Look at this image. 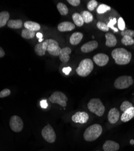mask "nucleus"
Returning a JSON list of instances; mask_svg holds the SVG:
<instances>
[{"mask_svg":"<svg viewBox=\"0 0 134 151\" xmlns=\"http://www.w3.org/2000/svg\"><path fill=\"white\" fill-rule=\"evenodd\" d=\"M72 18L73 21L75 22V26H77V27H82L83 26L84 24V21L80 14L79 13L73 14L72 15Z\"/></svg>","mask_w":134,"mask_h":151,"instance_id":"obj_25","label":"nucleus"},{"mask_svg":"<svg viewBox=\"0 0 134 151\" xmlns=\"http://www.w3.org/2000/svg\"><path fill=\"white\" fill-rule=\"evenodd\" d=\"M111 7H109V6L104 4H102L97 7V12L99 14H103L106 13V12H107V11L111 10Z\"/></svg>","mask_w":134,"mask_h":151,"instance_id":"obj_28","label":"nucleus"},{"mask_svg":"<svg viewBox=\"0 0 134 151\" xmlns=\"http://www.w3.org/2000/svg\"><path fill=\"white\" fill-rule=\"evenodd\" d=\"M42 136L48 143H54L56 139V133L50 124H47L42 130Z\"/></svg>","mask_w":134,"mask_h":151,"instance_id":"obj_7","label":"nucleus"},{"mask_svg":"<svg viewBox=\"0 0 134 151\" xmlns=\"http://www.w3.org/2000/svg\"><path fill=\"white\" fill-rule=\"evenodd\" d=\"M5 55V52H4V50L0 47V58L4 57Z\"/></svg>","mask_w":134,"mask_h":151,"instance_id":"obj_40","label":"nucleus"},{"mask_svg":"<svg viewBox=\"0 0 134 151\" xmlns=\"http://www.w3.org/2000/svg\"><path fill=\"white\" fill-rule=\"evenodd\" d=\"M107 118L109 123L112 124L117 123L120 118V112L118 109L115 108H112L108 113Z\"/></svg>","mask_w":134,"mask_h":151,"instance_id":"obj_14","label":"nucleus"},{"mask_svg":"<svg viewBox=\"0 0 134 151\" xmlns=\"http://www.w3.org/2000/svg\"><path fill=\"white\" fill-rule=\"evenodd\" d=\"M48 100L53 104H57L62 107H65L67 105L68 98L64 93L57 91L54 92Z\"/></svg>","mask_w":134,"mask_h":151,"instance_id":"obj_6","label":"nucleus"},{"mask_svg":"<svg viewBox=\"0 0 134 151\" xmlns=\"http://www.w3.org/2000/svg\"><path fill=\"white\" fill-rule=\"evenodd\" d=\"M98 5V2L95 0H91L87 4V8L90 11H93Z\"/></svg>","mask_w":134,"mask_h":151,"instance_id":"obj_32","label":"nucleus"},{"mask_svg":"<svg viewBox=\"0 0 134 151\" xmlns=\"http://www.w3.org/2000/svg\"><path fill=\"white\" fill-rule=\"evenodd\" d=\"M10 14L7 11H3L0 12V28L3 27L7 24L9 21Z\"/></svg>","mask_w":134,"mask_h":151,"instance_id":"obj_23","label":"nucleus"},{"mask_svg":"<svg viewBox=\"0 0 134 151\" xmlns=\"http://www.w3.org/2000/svg\"><path fill=\"white\" fill-rule=\"evenodd\" d=\"M97 151H99V150H97Z\"/></svg>","mask_w":134,"mask_h":151,"instance_id":"obj_44","label":"nucleus"},{"mask_svg":"<svg viewBox=\"0 0 134 151\" xmlns=\"http://www.w3.org/2000/svg\"><path fill=\"white\" fill-rule=\"evenodd\" d=\"M75 123L84 124L87 123L89 119V115L86 112H77L71 117Z\"/></svg>","mask_w":134,"mask_h":151,"instance_id":"obj_10","label":"nucleus"},{"mask_svg":"<svg viewBox=\"0 0 134 151\" xmlns=\"http://www.w3.org/2000/svg\"><path fill=\"white\" fill-rule=\"evenodd\" d=\"M132 107H133V105L130 102H129L128 101H125L122 104H121V105L120 106V109L121 111L125 112V111L128 110V109H129Z\"/></svg>","mask_w":134,"mask_h":151,"instance_id":"obj_31","label":"nucleus"},{"mask_svg":"<svg viewBox=\"0 0 134 151\" xmlns=\"http://www.w3.org/2000/svg\"><path fill=\"white\" fill-rule=\"evenodd\" d=\"M40 105H41V106L42 108H47L48 107V104L47 102V100H42L40 102Z\"/></svg>","mask_w":134,"mask_h":151,"instance_id":"obj_38","label":"nucleus"},{"mask_svg":"<svg viewBox=\"0 0 134 151\" xmlns=\"http://www.w3.org/2000/svg\"><path fill=\"white\" fill-rule=\"evenodd\" d=\"M80 14L82 16L84 22L87 23V24L91 22L94 19L93 15H92V14L90 12L84 10V11L81 12Z\"/></svg>","mask_w":134,"mask_h":151,"instance_id":"obj_24","label":"nucleus"},{"mask_svg":"<svg viewBox=\"0 0 134 151\" xmlns=\"http://www.w3.org/2000/svg\"><path fill=\"white\" fill-rule=\"evenodd\" d=\"M24 26L26 29L35 32V31H38L41 29V26L40 24L38 23L31 21H28L24 22Z\"/></svg>","mask_w":134,"mask_h":151,"instance_id":"obj_21","label":"nucleus"},{"mask_svg":"<svg viewBox=\"0 0 134 151\" xmlns=\"http://www.w3.org/2000/svg\"><path fill=\"white\" fill-rule=\"evenodd\" d=\"M47 40L38 44L34 47V52L38 56H44L45 54L47 48Z\"/></svg>","mask_w":134,"mask_h":151,"instance_id":"obj_15","label":"nucleus"},{"mask_svg":"<svg viewBox=\"0 0 134 151\" xmlns=\"http://www.w3.org/2000/svg\"><path fill=\"white\" fill-rule=\"evenodd\" d=\"M117 23V19L116 18H113L112 19L110 20V21H109L108 22V24H107V26L109 28H111V29H113L115 32H118V29L115 28L114 27V25Z\"/></svg>","mask_w":134,"mask_h":151,"instance_id":"obj_34","label":"nucleus"},{"mask_svg":"<svg viewBox=\"0 0 134 151\" xmlns=\"http://www.w3.org/2000/svg\"><path fill=\"white\" fill-rule=\"evenodd\" d=\"M7 24L9 28L13 29H19L23 26V22L21 19H10Z\"/></svg>","mask_w":134,"mask_h":151,"instance_id":"obj_22","label":"nucleus"},{"mask_svg":"<svg viewBox=\"0 0 134 151\" xmlns=\"http://www.w3.org/2000/svg\"><path fill=\"white\" fill-rule=\"evenodd\" d=\"M9 124L11 129L15 132H21L24 127V123L21 118L18 116H13L11 117L9 121Z\"/></svg>","mask_w":134,"mask_h":151,"instance_id":"obj_8","label":"nucleus"},{"mask_svg":"<svg viewBox=\"0 0 134 151\" xmlns=\"http://www.w3.org/2000/svg\"><path fill=\"white\" fill-rule=\"evenodd\" d=\"M36 37H37L39 39H42L43 37V35L41 33H36Z\"/></svg>","mask_w":134,"mask_h":151,"instance_id":"obj_41","label":"nucleus"},{"mask_svg":"<svg viewBox=\"0 0 134 151\" xmlns=\"http://www.w3.org/2000/svg\"><path fill=\"white\" fill-rule=\"evenodd\" d=\"M121 35L123 36H130L132 37H134V31L132 30H125L121 32Z\"/></svg>","mask_w":134,"mask_h":151,"instance_id":"obj_35","label":"nucleus"},{"mask_svg":"<svg viewBox=\"0 0 134 151\" xmlns=\"http://www.w3.org/2000/svg\"><path fill=\"white\" fill-rule=\"evenodd\" d=\"M98 42L96 41H91L87 43L84 44L81 47V51L83 53H89L91 52H92L93 50H95L97 47H98Z\"/></svg>","mask_w":134,"mask_h":151,"instance_id":"obj_12","label":"nucleus"},{"mask_svg":"<svg viewBox=\"0 0 134 151\" xmlns=\"http://www.w3.org/2000/svg\"><path fill=\"white\" fill-rule=\"evenodd\" d=\"M106 37V42L105 44L106 46L109 47H113L116 45L117 43V41L115 36L111 33H107L105 35Z\"/></svg>","mask_w":134,"mask_h":151,"instance_id":"obj_19","label":"nucleus"},{"mask_svg":"<svg viewBox=\"0 0 134 151\" xmlns=\"http://www.w3.org/2000/svg\"><path fill=\"white\" fill-rule=\"evenodd\" d=\"M109 56L104 53H99L93 57V61L100 67L106 65L109 62Z\"/></svg>","mask_w":134,"mask_h":151,"instance_id":"obj_11","label":"nucleus"},{"mask_svg":"<svg viewBox=\"0 0 134 151\" xmlns=\"http://www.w3.org/2000/svg\"><path fill=\"white\" fill-rule=\"evenodd\" d=\"M134 117V107H132L123 112L121 116V120L123 122H127Z\"/></svg>","mask_w":134,"mask_h":151,"instance_id":"obj_18","label":"nucleus"},{"mask_svg":"<svg viewBox=\"0 0 134 151\" xmlns=\"http://www.w3.org/2000/svg\"><path fill=\"white\" fill-rule=\"evenodd\" d=\"M43 41H44V40H42V39H39V43H40V42H43Z\"/></svg>","mask_w":134,"mask_h":151,"instance_id":"obj_43","label":"nucleus"},{"mask_svg":"<svg viewBox=\"0 0 134 151\" xmlns=\"http://www.w3.org/2000/svg\"><path fill=\"white\" fill-rule=\"evenodd\" d=\"M94 68L93 62L90 59H83L76 68L77 74L81 77H87L92 72Z\"/></svg>","mask_w":134,"mask_h":151,"instance_id":"obj_3","label":"nucleus"},{"mask_svg":"<svg viewBox=\"0 0 134 151\" xmlns=\"http://www.w3.org/2000/svg\"><path fill=\"white\" fill-rule=\"evenodd\" d=\"M67 2L72 6L77 7L80 4V0H68Z\"/></svg>","mask_w":134,"mask_h":151,"instance_id":"obj_37","label":"nucleus"},{"mask_svg":"<svg viewBox=\"0 0 134 151\" xmlns=\"http://www.w3.org/2000/svg\"><path fill=\"white\" fill-rule=\"evenodd\" d=\"M121 43L125 45H131L134 44V40L132 37L125 36L121 39Z\"/></svg>","mask_w":134,"mask_h":151,"instance_id":"obj_29","label":"nucleus"},{"mask_svg":"<svg viewBox=\"0 0 134 151\" xmlns=\"http://www.w3.org/2000/svg\"><path fill=\"white\" fill-rule=\"evenodd\" d=\"M75 27H76V26L75 24H73L70 21H64L60 23L58 25L57 29L60 32H64L72 31V30H74L75 29Z\"/></svg>","mask_w":134,"mask_h":151,"instance_id":"obj_13","label":"nucleus"},{"mask_svg":"<svg viewBox=\"0 0 134 151\" xmlns=\"http://www.w3.org/2000/svg\"><path fill=\"white\" fill-rule=\"evenodd\" d=\"M103 149L104 151H117L120 149V145L114 141L107 140L104 143Z\"/></svg>","mask_w":134,"mask_h":151,"instance_id":"obj_17","label":"nucleus"},{"mask_svg":"<svg viewBox=\"0 0 134 151\" xmlns=\"http://www.w3.org/2000/svg\"><path fill=\"white\" fill-rule=\"evenodd\" d=\"M71 49L68 47L62 48L61 50H60V53L59 56V59L61 60V62L64 63H67V62H68L70 58V55L71 54Z\"/></svg>","mask_w":134,"mask_h":151,"instance_id":"obj_16","label":"nucleus"},{"mask_svg":"<svg viewBox=\"0 0 134 151\" xmlns=\"http://www.w3.org/2000/svg\"><path fill=\"white\" fill-rule=\"evenodd\" d=\"M118 29L120 30L121 31H123L126 29V25L125 21L123 18L120 17L118 20Z\"/></svg>","mask_w":134,"mask_h":151,"instance_id":"obj_33","label":"nucleus"},{"mask_svg":"<svg viewBox=\"0 0 134 151\" xmlns=\"http://www.w3.org/2000/svg\"><path fill=\"white\" fill-rule=\"evenodd\" d=\"M88 109L97 116L102 117L105 113V108L101 100L98 98H94L90 100L88 104Z\"/></svg>","mask_w":134,"mask_h":151,"instance_id":"obj_4","label":"nucleus"},{"mask_svg":"<svg viewBox=\"0 0 134 151\" xmlns=\"http://www.w3.org/2000/svg\"><path fill=\"white\" fill-rule=\"evenodd\" d=\"M130 143L131 145H133V144H134V140H131L130 142Z\"/></svg>","mask_w":134,"mask_h":151,"instance_id":"obj_42","label":"nucleus"},{"mask_svg":"<svg viewBox=\"0 0 134 151\" xmlns=\"http://www.w3.org/2000/svg\"><path fill=\"white\" fill-rule=\"evenodd\" d=\"M102 127L99 124H94L85 130L83 134L84 139L87 142H93L97 139L102 133Z\"/></svg>","mask_w":134,"mask_h":151,"instance_id":"obj_2","label":"nucleus"},{"mask_svg":"<svg viewBox=\"0 0 134 151\" xmlns=\"http://www.w3.org/2000/svg\"><path fill=\"white\" fill-rule=\"evenodd\" d=\"M48 45L47 51L50 55L55 56H59L60 53L61 48H60L58 42L54 40H47Z\"/></svg>","mask_w":134,"mask_h":151,"instance_id":"obj_9","label":"nucleus"},{"mask_svg":"<svg viewBox=\"0 0 134 151\" xmlns=\"http://www.w3.org/2000/svg\"><path fill=\"white\" fill-rule=\"evenodd\" d=\"M83 34L80 32H75L72 33L70 38V42L72 45L79 44L83 38Z\"/></svg>","mask_w":134,"mask_h":151,"instance_id":"obj_20","label":"nucleus"},{"mask_svg":"<svg viewBox=\"0 0 134 151\" xmlns=\"http://www.w3.org/2000/svg\"><path fill=\"white\" fill-rule=\"evenodd\" d=\"M133 83V79L130 76H121L115 79L114 86L118 90L128 88Z\"/></svg>","mask_w":134,"mask_h":151,"instance_id":"obj_5","label":"nucleus"},{"mask_svg":"<svg viewBox=\"0 0 134 151\" xmlns=\"http://www.w3.org/2000/svg\"><path fill=\"white\" fill-rule=\"evenodd\" d=\"M36 33L35 32L28 30V29H23L21 33V36L24 39H27V40H30L33 39Z\"/></svg>","mask_w":134,"mask_h":151,"instance_id":"obj_26","label":"nucleus"},{"mask_svg":"<svg viewBox=\"0 0 134 151\" xmlns=\"http://www.w3.org/2000/svg\"><path fill=\"white\" fill-rule=\"evenodd\" d=\"M71 67H65L63 68L62 70V71L66 74V75H68L70 74V73L71 72Z\"/></svg>","mask_w":134,"mask_h":151,"instance_id":"obj_39","label":"nucleus"},{"mask_svg":"<svg viewBox=\"0 0 134 151\" xmlns=\"http://www.w3.org/2000/svg\"><path fill=\"white\" fill-rule=\"evenodd\" d=\"M57 9L60 14L62 16H65L68 14V8L63 3H59L57 4Z\"/></svg>","mask_w":134,"mask_h":151,"instance_id":"obj_27","label":"nucleus"},{"mask_svg":"<svg viewBox=\"0 0 134 151\" xmlns=\"http://www.w3.org/2000/svg\"><path fill=\"white\" fill-rule=\"evenodd\" d=\"M112 57L117 65H127L132 58V53L123 48H117L112 52Z\"/></svg>","mask_w":134,"mask_h":151,"instance_id":"obj_1","label":"nucleus"},{"mask_svg":"<svg viewBox=\"0 0 134 151\" xmlns=\"http://www.w3.org/2000/svg\"><path fill=\"white\" fill-rule=\"evenodd\" d=\"M11 93V91L9 89L6 88L2 90L1 92H0V98H4L7 96H9Z\"/></svg>","mask_w":134,"mask_h":151,"instance_id":"obj_36","label":"nucleus"},{"mask_svg":"<svg viewBox=\"0 0 134 151\" xmlns=\"http://www.w3.org/2000/svg\"><path fill=\"white\" fill-rule=\"evenodd\" d=\"M97 27L102 32H108L109 30V28L107 27V24L101 21H99L97 23Z\"/></svg>","mask_w":134,"mask_h":151,"instance_id":"obj_30","label":"nucleus"}]
</instances>
